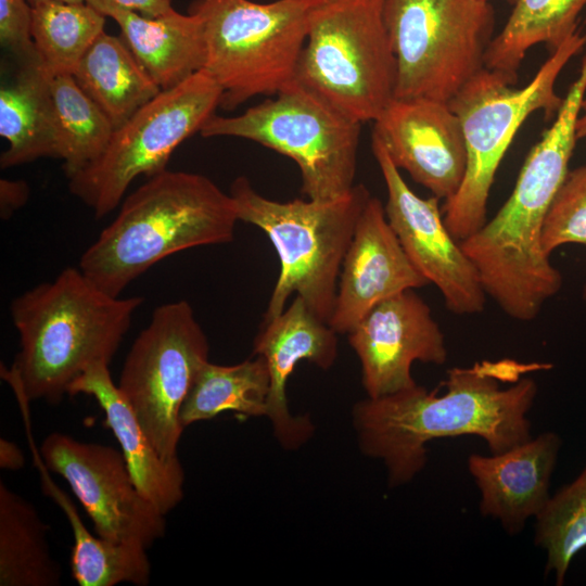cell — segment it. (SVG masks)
<instances>
[{
  "label": "cell",
  "instance_id": "obj_29",
  "mask_svg": "<svg viewBox=\"0 0 586 586\" xmlns=\"http://www.w3.org/2000/svg\"><path fill=\"white\" fill-rule=\"evenodd\" d=\"M50 86L59 126V158L69 178L104 152L114 127L72 75L51 76Z\"/></svg>",
  "mask_w": 586,
  "mask_h": 586
},
{
  "label": "cell",
  "instance_id": "obj_33",
  "mask_svg": "<svg viewBox=\"0 0 586 586\" xmlns=\"http://www.w3.org/2000/svg\"><path fill=\"white\" fill-rule=\"evenodd\" d=\"M173 0H86L95 10L103 12L111 8L132 11L149 17L163 15L170 10Z\"/></svg>",
  "mask_w": 586,
  "mask_h": 586
},
{
  "label": "cell",
  "instance_id": "obj_10",
  "mask_svg": "<svg viewBox=\"0 0 586 586\" xmlns=\"http://www.w3.org/2000/svg\"><path fill=\"white\" fill-rule=\"evenodd\" d=\"M395 98L449 102L481 69L493 39L488 0H384Z\"/></svg>",
  "mask_w": 586,
  "mask_h": 586
},
{
  "label": "cell",
  "instance_id": "obj_16",
  "mask_svg": "<svg viewBox=\"0 0 586 586\" xmlns=\"http://www.w3.org/2000/svg\"><path fill=\"white\" fill-rule=\"evenodd\" d=\"M374 123L398 169L444 201L460 188L467 168L461 123L448 102L394 98Z\"/></svg>",
  "mask_w": 586,
  "mask_h": 586
},
{
  "label": "cell",
  "instance_id": "obj_4",
  "mask_svg": "<svg viewBox=\"0 0 586 586\" xmlns=\"http://www.w3.org/2000/svg\"><path fill=\"white\" fill-rule=\"evenodd\" d=\"M239 221L233 199L206 176L165 169L123 200L116 217L84 252L78 268L112 296L160 260L229 243Z\"/></svg>",
  "mask_w": 586,
  "mask_h": 586
},
{
  "label": "cell",
  "instance_id": "obj_38",
  "mask_svg": "<svg viewBox=\"0 0 586 586\" xmlns=\"http://www.w3.org/2000/svg\"><path fill=\"white\" fill-rule=\"evenodd\" d=\"M303 1L307 2L311 7H316V5H319V4L323 3V2H327L329 0H303Z\"/></svg>",
  "mask_w": 586,
  "mask_h": 586
},
{
  "label": "cell",
  "instance_id": "obj_32",
  "mask_svg": "<svg viewBox=\"0 0 586 586\" xmlns=\"http://www.w3.org/2000/svg\"><path fill=\"white\" fill-rule=\"evenodd\" d=\"M28 0H0V42L20 63L39 60L31 38Z\"/></svg>",
  "mask_w": 586,
  "mask_h": 586
},
{
  "label": "cell",
  "instance_id": "obj_22",
  "mask_svg": "<svg viewBox=\"0 0 586 586\" xmlns=\"http://www.w3.org/2000/svg\"><path fill=\"white\" fill-rule=\"evenodd\" d=\"M51 76L39 60L20 68L0 88V136L8 149L0 156L2 169L41 157L59 158V126L51 93Z\"/></svg>",
  "mask_w": 586,
  "mask_h": 586
},
{
  "label": "cell",
  "instance_id": "obj_3",
  "mask_svg": "<svg viewBox=\"0 0 586 586\" xmlns=\"http://www.w3.org/2000/svg\"><path fill=\"white\" fill-rule=\"evenodd\" d=\"M142 303L103 292L78 267L63 269L11 302L20 349L2 379L29 403H60L90 366L111 364Z\"/></svg>",
  "mask_w": 586,
  "mask_h": 586
},
{
  "label": "cell",
  "instance_id": "obj_28",
  "mask_svg": "<svg viewBox=\"0 0 586 586\" xmlns=\"http://www.w3.org/2000/svg\"><path fill=\"white\" fill-rule=\"evenodd\" d=\"M106 16L87 2L43 1L33 5L31 38L50 76L73 75L104 31Z\"/></svg>",
  "mask_w": 586,
  "mask_h": 586
},
{
  "label": "cell",
  "instance_id": "obj_13",
  "mask_svg": "<svg viewBox=\"0 0 586 586\" xmlns=\"http://www.w3.org/2000/svg\"><path fill=\"white\" fill-rule=\"evenodd\" d=\"M39 456L67 482L98 536L149 549L165 535V514L140 493L122 451L53 432L40 445Z\"/></svg>",
  "mask_w": 586,
  "mask_h": 586
},
{
  "label": "cell",
  "instance_id": "obj_9",
  "mask_svg": "<svg viewBox=\"0 0 586 586\" xmlns=\"http://www.w3.org/2000/svg\"><path fill=\"white\" fill-rule=\"evenodd\" d=\"M275 95L237 116L215 113L200 133L246 139L290 157L310 200L348 194L355 186L361 123L296 80Z\"/></svg>",
  "mask_w": 586,
  "mask_h": 586
},
{
  "label": "cell",
  "instance_id": "obj_39",
  "mask_svg": "<svg viewBox=\"0 0 586 586\" xmlns=\"http://www.w3.org/2000/svg\"><path fill=\"white\" fill-rule=\"evenodd\" d=\"M583 298L586 301V282L584 284V288H583Z\"/></svg>",
  "mask_w": 586,
  "mask_h": 586
},
{
  "label": "cell",
  "instance_id": "obj_31",
  "mask_svg": "<svg viewBox=\"0 0 586 586\" xmlns=\"http://www.w3.org/2000/svg\"><path fill=\"white\" fill-rule=\"evenodd\" d=\"M565 244L586 246V164L569 170L545 217V253L550 256Z\"/></svg>",
  "mask_w": 586,
  "mask_h": 586
},
{
  "label": "cell",
  "instance_id": "obj_34",
  "mask_svg": "<svg viewBox=\"0 0 586 586\" xmlns=\"http://www.w3.org/2000/svg\"><path fill=\"white\" fill-rule=\"evenodd\" d=\"M29 187L23 180H0V214L8 219L18 208L25 205L29 198Z\"/></svg>",
  "mask_w": 586,
  "mask_h": 586
},
{
  "label": "cell",
  "instance_id": "obj_24",
  "mask_svg": "<svg viewBox=\"0 0 586 586\" xmlns=\"http://www.w3.org/2000/svg\"><path fill=\"white\" fill-rule=\"evenodd\" d=\"M49 526L34 505L0 482V586H59Z\"/></svg>",
  "mask_w": 586,
  "mask_h": 586
},
{
  "label": "cell",
  "instance_id": "obj_1",
  "mask_svg": "<svg viewBox=\"0 0 586 586\" xmlns=\"http://www.w3.org/2000/svg\"><path fill=\"white\" fill-rule=\"evenodd\" d=\"M550 368L508 358L482 360L449 369L441 395L416 384L367 397L352 411L358 446L384 463L391 487L410 482L424 469L425 446L432 440L474 435L492 454L506 451L532 438L527 413L538 386L524 374Z\"/></svg>",
  "mask_w": 586,
  "mask_h": 586
},
{
  "label": "cell",
  "instance_id": "obj_37",
  "mask_svg": "<svg viewBox=\"0 0 586 586\" xmlns=\"http://www.w3.org/2000/svg\"><path fill=\"white\" fill-rule=\"evenodd\" d=\"M43 1H63V2H72V3H80V2H86V0H28V2L31 4V5H35L39 2H43Z\"/></svg>",
  "mask_w": 586,
  "mask_h": 586
},
{
  "label": "cell",
  "instance_id": "obj_8",
  "mask_svg": "<svg viewBox=\"0 0 586 586\" xmlns=\"http://www.w3.org/2000/svg\"><path fill=\"white\" fill-rule=\"evenodd\" d=\"M384 0H329L313 7L297 82L344 114L374 122L395 98L396 60Z\"/></svg>",
  "mask_w": 586,
  "mask_h": 586
},
{
  "label": "cell",
  "instance_id": "obj_6",
  "mask_svg": "<svg viewBox=\"0 0 586 586\" xmlns=\"http://www.w3.org/2000/svg\"><path fill=\"white\" fill-rule=\"evenodd\" d=\"M229 194L239 220L262 229L279 257V276L263 321L280 315L295 293L329 323L342 264L371 196L369 190L358 183L348 194L332 201L278 202L259 194L247 178L238 177Z\"/></svg>",
  "mask_w": 586,
  "mask_h": 586
},
{
  "label": "cell",
  "instance_id": "obj_36",
  "mask_svg": "<svg viewBox=\"0 0 586 586\" xmlns=\"http://www.w3.org/2000/svg\"><path fill=\"white\" fill-rule=\"evenodd\" d=\"M576 137L585 140L586 144V91L581 103V110L576 123Z\"/></svg>",
  "mask_w": 586,
  "mask_h": 586
},
{
  "label": "cell",
  "instance_id": "obj_21",
  "mask_svg": "<svg viewBox=\"0 0 586 586\" xmlns=\"http://www.w3.org/2000/svg\"><path fill=\"white\" fill-rule=\"evenodd\" d=\"M120 28V37L161 90L173 88L205 64V39L200 17L175 9L149 17L111 8L103 12Z\"/></svg>",
  "mask_w": 586,
  "mask_h": 586
},
{
  "label": "cell",
  "instance_id": "obj_15",
  "mask_svg": "<svg viewBox=\"0 0 586 586\" xmlns=\"http://www.w3.org/2000/svg\"><path fill=\"white\" fill-rule=\"evenodd\" d=\"M347 336L371 398L415 386V361L440 366L447 360L445 335L429 305L413 290L373 306Z\"/></svg>",
  "mask_w": 586,
  "mask_h": 586
},
{
  "label": "cell",
  "instance_id": "obj_27",
  "mask_svg": "<svg viewBox=\"0 0 586 586\" xmlns=\"http://www.w3.org/2000/svg\"><path fill=\"white\" fill-rule=\"evenodd\" d=\"M504 28L493 37L484 66L518 79L526 52L544 43L551 52L577 28L586 0H517Z\"/></svg>",
  "mask_w": 586,
  "mask_h": 586
},
{
  "label": "cell",
  "instance_id": "obj_25",
  "mask_svg": "<svg viewBox=\"0 0 586 586\" xmlns=\"http://www.w3.org/2000/svg\"><path fill=\"white\" fill-rule=\"evenodd\" d=\"M35 459L47 494L61 507L72 528L74 546L71 568L76 583L79 586H114L122 583L148 585L151 579L148 548L135 543H115L93 536L69 498L49 479L47 468L37 453Z\"/></svg>",
  "mask_w": 586,
  "mask_h": 586
},
{
  "label": "cell",
  "instance_id": "obj_12",
  "mask_svg": "<svg viewBox=\"0 0 586 586\" xmlns=\"http://www.w3.org/2000/svg\"><path fill=\"white\" fill-rule=\"evenodd\" d=\"M208 352L191 305L176 301L154 309L124 361L117 386L165 459L178 457L180 410Z\"/></svg>",
  "mask_w": 586,
  "mask_h": 586
},
{
  "label": "cell",
  "instance_id": "obj_35",
  "mask_svg": "<svg viewBox=\"0 0 586 586\" xmlns=\"http://www.w3.org/2000/svg\"><path fill=\"white\" fill-rule=\"evenodd\" d=\"M25 461L23 451L14 442L0 438V468L2 470L18 471L25 467Z\"/></svg>",
  "mask_w": 586,
  "mask_h": 586
},
{
  "label": "cell",
  "instance_id": "obj_19",
  "mask_svg": "<svg viewBox=\"0 0 586 586\" xmlns=\"http://www.w3.org/2000/svg\"><path fill=\"white\" fill-rule=\"evenodd\" d=\"M561 445L557 433L544 432L492 456L471 454L468 471L481 493L482 515L499 521L510 535L520 533L551 496L550 480Z\"/></svg>",
  "mask_w": 586,
  "mask_h": 586
},
{
  "label": "cell",
  "instance_id": "obj_7",
  "mask_svg": "<svg viewBox=\"0 0 586 586\" xmlns=\"http://www.w3.org/2000/svg\"><path fill=\"white\" fill-rule=\"evenodd\" d=\"M313 7L303 0H195L203 25V69L232 111L256 95H275L295 79Z\"/></svg>",
  "mask_w": 586,
  "mask_h": 586
},
{
  "label": "cell",
  "instance_id": "obj_30",
  "mask_svg": "<svg viewBox=\"0 0 586 586\" xmlns=\"http://www.w3.org/2000/svg\"><path fill=\"white\" fill-rule=\"evenodd\" d=\"M534 519L535 544L547 553L545 573L561 586L573 559L586 548V466Z\"/></svg>",
  "mask_w": 586,
  "mask_h": 586
},
{
  "label": "cell",
  "instance_id": "obj_40",
  "mask_svg": "<svg viewBox=\"0 0 586 586\" xmlns=\"http://www.w3.org/2000/svg\"><path fill=\"white\" fill-rule=\"evenodd\" d=\"M511 4H513L517 0H508Z\"/></svg>",
  "mask_w": 586,
  "mask_h": 586
},
{
  "label": "cell",
  "instance_id": "obj_23",
  "mask_svg": "<svg viewBox=\"0 0 586 586\" xmlns=\"http://www.w3.org/2000/svg\"><path fill=\"white\" fill-rule=\"evenodd\" d=\"M72 76L114 130L161 91L124 39L105 31L92 42Z\"/></svg>",
  "mask_w": 586,
  "mask_h": 586
},
{
  "label": "cell",
  "instance_id": "obj_2",
  "mask_svg": "<svg viewBox=\"0 0 586 586\" xmlns=\"http://www.w3.org/2000/svg\"><path fill=\"white\" fill-rule=\"evenodd\" d=\"M586 90L571 84L552 125L528 152L514 188L497 214L461 247L483 289L512 319L531 321L562 286V275L542 245L549 206L569 173L576 123Z\"/></svg>",
  "mask_w": 586,
  "mask_h": 586
},
{
  "label": "cell",
  "instance_id": "obj_26",
  "mask_svg": "<svg viewBox=\"0 0 586 586\" xmlns=\"http://www.w3.org/2000/svg\"><path fill=\"white\" fill-rule=\"evenodd\" d=\"M270 378L259 355L222 366L207 360L198 372L180 410L183 429L232 411L242 417H266Z\"/></svg>",
  "mask_w": 586,
  "mask_h": 586
},
{
  "label": "cell",
  "instance_id": "obj_11",
  "mask_svg": "<svg viewBox=\"0 0 586 586\" xmlns=\"http://www.w3.org/2000/svg\"><path fill=\"white\" fill-rule=\"evenodd\" d=\"M221 95V88L204 69L161 90L114 130L94 162L67 178L71 193L95 218L105 217L122 203L136 178L167 169L173 152L201 131L220 105Z\"/></svg>",
  "mask_w": 586,
  "mask_h": 586
},
{
  "label": "cell",
  "instance_id": "obj_18",
  "mask_svg": "<svg viewBox=\"0 0 586 586\" xmlns=\"http://www.w3.org/2000/svg\"><path fill=\"white\" fill-rule=\"evenodd\" d=\"M337 334L296 295L280 315L263 321L255 336L253 354L265 359L270 378L266 417L275 437L285 449H297L314 433L310 418L290 412L289 378L302 360L323 370L331 368L339 354Z\"/></svg>",
  "mask_w": 586,
  "mask_h": 586
},
{
  "label": "cell",
  "instance_id": "obj_20",
  "mask_svg": "<svg viewBox=\"0 0 586 586\" xmlns=\"http://www.w3.org/2000/svg\"><path fill=\"white\" fill-rule=\"evenodd\" d=\"M109 364L97 362L76 378L68 395L85 394L103 410L140 493L163 514L183 498L184 471L179 457L163 458L143 431L130 405L114 383Z\"/></svg>",
  "mask_w": 586,
  "mask_h": 586
},
{
  "label": "cell",
  "instance_id": "obj_17",
  "mask_svg": "<svg viewBox=\"0 0 586 586\" xmlns=\"http://www.w3.org/2000/svg\"><path fill=\"white\" fill-rule=\"evenodd\" d=\"M428 284L388 224L384 205L371 195L342 264L329 324L347 334L380 302Z\"/></svg>",
  "mask_w": 586,
  "mask_h": 586
},
{
  "label": "cell",
  "instance_id": "obj_14",
  "mask_svg": "<svg viewBox=\"0 0 586 586\" xmlns=\"http://www.w3.org/2000/svg\"><path fill=\"white\" fill-rule=\"evenodd\" d=\"M371 148L386 188V218L411 263L438 289L449 311H483L487 295L480 275L445 225L440 199L416 194L373 133Z\"/></svg>",
  "mask_w": 586,
  "mask_h": 586
},
{
  "label": "cell",
  "instance_id": "obj_5",
  "mask_svg": "<svg viewBox=\"0 0 586 586\" xmlns=\"http://www.w3.org/2000/svg\"><path fill=\"white\" fill-rule=\"evenodd\" d=\"M586 48V30L577 28L523 87L517 80L484 67L448 102L458 116L467 149V168L456 194L444 202L445 225L457 241L486 222L487 202L497 169L514 136L528 116L543 111L555 117L563 98L557 79L569 61Z\"/></svg>",
  "mask_w": 586,
  "mask_h": 586
}]
</instances>
